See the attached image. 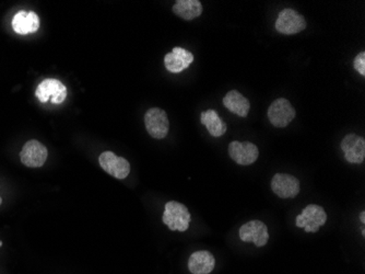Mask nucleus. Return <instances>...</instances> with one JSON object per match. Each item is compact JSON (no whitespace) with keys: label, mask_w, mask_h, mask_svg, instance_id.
<instances>
[{"label":"nucleus","mask_w":365,"mask_h":274,"mask_svg":"<svg viewBox=\"0 0 365 274\" xmlns=\"http://www.w3.org/2000/svg\"><path fill=\"white\" fill-rule=\"evenodd\" d=\"M162 220L169 230L183 232L188 230L191 216L184 204L177 201H169L165 204Z\"/></svg>","instance_id":"f257e3e1"},{"label":"nucleus","mask_w":365,"mask_h":274,"mask_svg":"<svg viewBox=\"0 0 365 274\" xmlns=\"http://www.w3.org/2000/svg\"><path fill=\"white\" fill-rule=\"evenodd\" d=\"M49 151L46 146L37 139H31L20 151V161L27 168H41L46 163Z\"/></svg>","instance_id":"f03ea898"},{"label":"nucleus","mask_w":365,"mask_h":274,"mask_svg":"<svg viewBox=\"0 0 365 274\" xmlns=\"http://www.w3.org/2000/svg\"><path fill=\"white\" fill-rule=\"evenodd\" d=\"M35 96L42 104L51 100L52 104H60L66 100L67 88L60 80L47 78L37 86Z\"/></svg>","instance_id":"7ed1b4c3"},{"label":"nucleus","mask_w":365,"mask_h":274,"mask_svg":"<svg viewBox=\"0 0 365 274\" xmlns=\"http://www.w3.org/2000/svg\"><path fill=\"white\" fill-rule=\"evenodd\" d=\"M327 220V214L319 205H307L297 216V228H304L307 232H319V228L324 226Z\"/></svg>","instance_id":"20e7f679"},{"label":"nucleus","mask_w":365,"mask_h":274,"mask_svg":"<svg viewBox=\"0 0 365 274\" xmlns=\"http://www.w3.org/2000/svg\"><path fill=\"white\" fill-rule=\"evenodd\" d=\"M145 125L148 133L155 139L167 137L169 122L167 112L159 108H152L145 114Z\"/></svg>","instance_id":"39448f33"},{"label":"nucleus","mask_w":365,"mask_h":274,"mask_svg":"<svg viewBox=\"0 0 365 274\" xmlns=\"http://www.w3.org/2000/svg\"><path fill=\"white\" fill-rule=\"evenodd\" d=\"M101 168L118 180H123L130 173V163L123 157H118L113 151H104L98 157Z\"/></svg>","instance_id":"423d86ee"},{"label":"nucleus","mask_w":365,"mask_h":274,"mask_svg":"<svg viewBox=\"0 0 365 274\" xmlns=\"http://www.w3.org/2000/svg\"><path fill=\"white\" fill-rule=\"evenodd\" d=\"M295 114L297 112L289 100L283 98L275 100L268 109V119L276 127H286L289 125L295 118Z\"/></svg>","instance_id":"0eeeda50"},{"label":"nucleus","mask_w":365,"mask_h":274,"mask_svg":"<svg viewBox=\"0 0 365 274\" xmlns=\"http://www.w3.org/2000/svg\"><path fill=\"white\" fill-rule=\"evenodd\" d=\"M307 27V20L293 9H283L276 21V30L281 35H292L302 32Z\"/></svg>","instance_id":"6e6552de"},{"label":"nucleus","mask_w":365,"mask_h":274,"mask_svg":"<svg viewBox=\"0 0 365 274\" xmlns=\"http://www.w3.org/2000/svg\"><path fill=\"white\" fill-rule=\"evenodd\" d=\"M240 238L244 242H252L257 247H262L269 240L268 228L260 220L246 223L240 228Z\"/></svg>","instance_id":"1a4fd4ad"},{"label":"nucleus","mask_w":365,"mask_h":274,"mask_svg":"<svg viewBox=\"0 0 365 274\" xmlns=\"http://www.w3.org/2000/svg\"><path fill=\"white\" fill-rule=\"evenodd\" d=\"M229 154L231 158L238 165L248 166L257 161L260 151L255 144L250 142L240 143L238 141H233L229 145Z\"/></svg>","instance_id":"9d476101"},{"label":"nucleus","mask_w":365,"mask_h":274,"mask_svg":"<svg viewBox=\"0 0 365 274\" xmlns=\"http://www.w3.org/2000/svg\"><path fill=\"white\" fill-rule=\"evenodd\" d=\"M271 190L281 199L295 198L300 193L299 179L287 173H277L272 178Z\"/></svg>","instance_id":"9b49d317"},{"label":"nucleus","mask_w":365,"mask_h":274,"mask_svg":"<svg viewBox=\"0 0 365 274\" xmlns=\"http://www.w3.org/2000/svg\"><path fill=\"white\" fill-rule=\"evenodd\" d=\"M345 158L350 163H362L365 158V139L356 134H349L341 142Z\"/></svg>","instance_id":"f8f14e48"},{"label":"nucleus","mask_w":365,"mask_h":274,"mask_svg":"<svg viewBox=\"0 0 365 274\" xmlns=\"http://www.w3.org/2000/svg\"><path fill=\"white\" fill-rule=\"evenodd\" d=\"M193 62V53L179 46L174 47L171 53H167L165 56V68L173 74L184 72Z\"/></svg>","instance_id":"ddd939ff"},{"label":"nucleus","mask_w":365,"mask_h":274,"mask_svg":"<svg viewBox=\"0 0 365 274\" xmlns=\"http://www.w3.org/2000/svg\"><path fill=\"white\" fill-rule=\"evenodd\" d=\"M39 27V18L33 11H19L13 19V29L20 35L37 32Z\"/></svg>","instance_id":"4468645a"},{"label":"nucleus","mask_w":365,"mask_h":274,"mask_svg":"<svg viewBox=\"0 0 365 274\" xmlns=\"http://www.w3.org/2000/svg\"><path fill=\"white\" fill-rule=\"evenodd\" d=\"M216 266V259L207 250L194 252L188 259V269L193 274H209Z\"/></svg>","instance_id":"2eb2a0df"},{"label":"nucleus","mask_w":365,"mask_h":274,"mask_svg":"<svg viewBox=\"0 0 365 274\" xmlns=\"http://www.w3.org/2000/svg\"><path fill=\"white\" fill-rule=\"evenodd\" d=\"M223 106H226L229 111L241 118H246L250 109L248 99L236 90L228 92V94L223 98Z\"/></svg>","instance_id":"dca6fc26"},{"label":"nucleus","mask_w":365,"mask_h":274,"mask_svg":"<svg viewBox=\"0 0 365 274\" xmlns=\"http://www.w3.org/2000/svg\"><path fill=\"white\" fill-rule=\"evenodd\" d=\"M173 13L184 20H193L203 13V5L198 0H177Z\"/></svg>","instance_id":"f3484780"},{"label":"nucleus","mask_w":365,"mask_h":274,"mask_svg":"<svg viewBox=\"0 0 365 274\" xmlns=\"http://www.w3.org/2000/svg\"><path fill=\"white\" fill-rule=\"evenodd\" d=\"M200 122L206 126L210 135L214 137H220L228 129V125L220 119V116L214 110L209 109L201 112Z\"/></svg>","instance_id":"a211bd4d"},{"label":"nucleus","mask_w":365,"mask_h":274,"mask_svg":"<svg viewBox=\"0 0 365 274\" xmlns=\"http://www.w3.org/2000/svg\"><path fill=\"white\" fill-rule=\"evenodd\" d=\"M353 66L359 74L365 76V52H361L357 55L356 58L353 61Z\"/></svg>","instance_id":"6ab92c4d"},{"label":"nucleus","mask_w":365,"mask_h":274,"mask_svg":"<svg viewBox=\"0 0 365 274\" xmlns=\"http://www.w3.org/2000/svg\"><path fill=\"white\" fill-rule=\"evenodd\" d=\"M360 220H361V222L365 223V213L364 212L361 213Z\"/></svg>","instance_id":"aec40b11"},{"label":"nucleus","mask_w":365,"mask_h":274,"mask_svg":"<svg viewBox=\"0 0 365 274\" xmlns=\"http://www.w3.org/2000/svg\"><path fill=\"white\" fill-rule=\"evenodd\" d=\"M3 204V198L0 197V205Z\"/></svg>","instance_id":"412c9836"},{"label":"nucleus","mask_w":365,"mask_h":274,"mask_svg":"<svg viewBox=\"0 0 365 274\" xmlns=\"http://www.w3.org/2000/svg\"><path fill=\"white\" fill-rule=\"evenodd\" d=\"M1 246H3V242H1V240H0V247H1Z\"/></svg>","instance_id":"4be33fe9"}]
</instances>
